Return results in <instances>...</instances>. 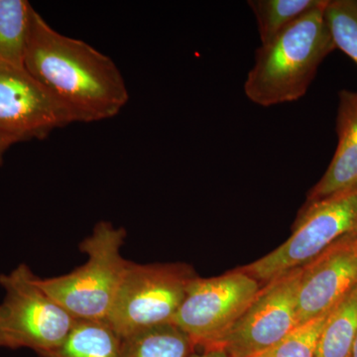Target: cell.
<instances>
[{"label": "cell", "instance_id": "cell-1", "mask_svg": "<svg viewBox=\"0 0 357 357\" xmlns=\"http://www.w3.org/2000/svg\"><path fill=\"white\" fill-rule=\"evenodd\" d=\"M23 67L77 122L112 119L128 105V86L112 59L58 32L35 9Z\"/></svg>", "mask_w": 357, "mask_h": 357}, {"label": "cell", "instance_id": "cell-2", "mask_svg": "<svg viewBox=\"0 0 357 357\" xmlns=\"http://www.w3.org/2000/svg\"><path fill=\"white\" fill-rule=\"evenodd\" d=\"M328 1L256 50L244 83L249 100L268 107L305 96L319 65L335 50L325 18Z\"/></svg>", "mask_w": 357, "mask_h": 357}, {"label": "cell", "instance_id": "cell-3", "mask_svg": "<svg viewBox=\"0 0 357 357\" xmlns=\"http://www.w3.org/2000/svg\"><path fill=\"white\" fill-rule=\"evenodd\" d=\"M126 230L102 220L79 244L88 256L62 276L42 279L39 287L76 319H107L129 262L121 255Z\"/></svg>", "mask_w": 357, "mask_h": 357}, {"label": "cell", "instance_id": "cell-4", "mask_svg": "<svg viewBox=\"0 0 357 357\" xmlns=\"http://www.w3.org/2000/svg\"><path fill=\"white\" fill-rule=\"evenodd\" d=\"M356 236L357 188L305 204L285 243L238 269L265 285L309 264L342 239Z\"/></svg>", "mask_w": 357, "mask_h": 357}, {"label": "cell", "instance_id": "cell-5", "mask_svg": "<svg viewBox=\"0 0 357 357\" xmlns=\"http://www.w3.org/2000/svg\"><path fill=\"white\" fill-rule=\"evenodd\" d=\"M25 263L0 274V349H27L37 356L56 349L77 321L37 284Z\"/></svg>", "mask_w": 357, "mask_h": 357}, {"label": "cell", "instance_id": "cell-6", "mask_svg": "<svg viewBox=\"0 0 357 357\" xmlns=\"http://www.w3.org/2000/svg\"><path fill=\"white\" fill-rule=\"evenodd\" d=\"M197 276L192 268L184 263L130 261L105 321L121 338L172 324Z\"/></svg>", "mask_w": 357, "mask_h": 357}, {"label": "cell", "instance_id": "cell-7", "mask_svg": "<svg viewBox=\"0 0 357 357\" xmlns=\"http://www.w3.org/2000/svg\"><path fill=\"white\" fill-rule=\"evenodd\" d=\"M260 289L259 282L238 268L213 278L197 276L172 324L190 337L195 347H218Z\"/></svg>", "mask_w": 357, "mask_h": 357}, {"label": "cell", "instance_id": "cell-8", "mask_svg": "<svg viewBox=\"0 0 357 357\" xmlns=\"http://www.w3.org/2000/svg\"><path fill=\"white\" fill-rule=\"evenodd\" d=\"M301 268L265 284L220 347L230 357L264 356L299 325Z\"/></svg>", "mask_w": 357, "mask_h": 357}, {"label": "cell", "instance_id": "cell-9", "mask_svg": "<svg viewBox=\"0 0 357 357\" xmlns=\"http://www.w3.org/2000/svg\"><path fill=\"white\" fill-rule=\"evenodd\" d=\"M77 122L23 66L0 62V134L14 143L43 139Z\"/></svg>", "mask_w": 357, "mask_h": 357}, {"label": "cell", "instance_id": "cell-10", "mask_svg": "<svg viewBox=\"0 0 357 357\" xmlns=\"http://www.w3.org/2000/svg\"><path fill=\"white\" fill-rule=\"evenodd\" d=\"M357 286V236L342 239L301 268L299 323L332 311Z\"/></svg>", "mask_w": 357, "mask_h": 357}, {"label": "cell", "instance_id": "cell-11", "mask_svg": "<svg viewBox=\"0 0 357 357\" xmlns=\"http://www.w3.org/2000/svg\"><path fill=\"white\" fill-rule=\"evenodd\" d=\"M337 146L321 180L307 194L306 203L357 188V91L338 93Z\"/></svg>", "mask_w": 357, "mask_h": 357}, {"label": "cell", "instance_id": "cell-12", "mask_svg": "<svg viewBox=\"0 0 357 357\" xmlns=\"http://www.w3.org/2000/svg\"><path fill=\"white\" fill-rule=\"evenodd\" d=\"M122 338L105 319H77L56 349L39 357H121Z\"/></svg>", "mask_w": 357, "mask_h": 357}, {"label": "cell", "instance_id": "cell-13", "mask_svg": "<svg viewBox=\"0 0 357 357\" xmlns=\"http://www.w3.org/2000/svg\"><path fill=\"white\" fill-rule=\"evenodd\" d=\"M195 349L183 331L166 324L122 338L121 357H191Z\"/></svg>", "mask_w": 357, "mask_h": 357}, {"label": "cell", "instance_id": "cell-14", "mask_svg": "<svg viewBox=\"0 0 357 357\" xmlns=\"http://www.w3.org/2000/svg\"><path fill=\"white\" fill-rule=\"evenodd\" d=\"M356 333L357 286L328 314L316 357L351 356Z\"/></svg>", "mask_w": 357, "mask_h": 357}, {"label": "cell", "instance_id": "cell-15", "mask_svg": "<svg viewBox=\"0 0 357 357\" xmlns=\"http://www.w3.org/2000/svg\"><path fill=\"white\" fill-rule=\"evenodd\" d=\"M33 11L26 0H0V62L23 66Z\"/></svg>", "mask_w": 357, "mask_h": 357}, {"label": "cell", "instance_id": "cell-16", "mask_svg": "<svg viewBox=\"0 0 357 357\" xmlns=\"http://www.w3.org/2000/svg\"><path fill=\"white\" fill-rule=\"evenodd\" d=\"M325 0H249L257 20L261 45L266 44Z\"/></svg>", "mask_w": 357, "mask_h": 357}, {"label": "cell", "instance_id": "cell-17", "mask_svg": "<svg viewBox=\"0 0 357 357\" xmlns=\"http://www.w3.org/2000/svg\"><path fill=\"white\" fill-rule=\"evenodd\" d=\"M325 18L335 49L344 52L357 65L356 0H328Z\"/></svg>", "mask_w": 357, "mask_h": 357}, {"label": "cell", "instance_id": "cell-18", "mask_svg": "<svg viewBox=\"0 0 357 357\" xmlns=\"http://www.w3.org/2000/svg\"><path fill=\"white\" fill-rule=\"evenodd\" d=\"M330 312L299 324L266 354L270 357H316L319 337Z\"/></svg>", "mask_w": 357, "mask_h": 357}, {"label": "cell", "instance_id": "cell-19", "mask_svg": "<svg viewBox=\"0 0 357 357\" xmlns=\"http://www.w3.org/2000/svg\"><path fill=\"white\" fill-rule=\"evenodd\" d=\"M191 357H230L227 352L222 347H211V349H203V351L194 352Z\"/></svg>", "mask_w": 357, "mask_h": 357}, {"label": "cell", "instance_id": "cell-20", "mask_svg": "<svg viewBox=\"0 0 357 357\" xmlns=\"http://www.w3.org/2000/svg\"><path fill=\"white\" fill-rule=\"evenodd\" d=\"M14 144L15 143L13 140L0 134V166L3 163L4 155H6L7 150Z\"/></svg>", "mask_w": 357, "mask_h": 357}, {"label": "cell", "instance_id": "cell-21", "mask_svg": "<svg viewBox=\"0 0 357 357\" xmlns=\"http://www.w3.org/2000/svg\"><path fill=\"white\" fill-rule=\"evenodd\" d=\"M349 357H357V333L356 337H354V344H352L351 356Z\"/></svg>", "mask_w": 357, "mask_h": 357}, {"label": "cell", "instance_id": "cell-22", "mask_svg": "<svg viewBox=\"0 0 357 357\" xmlns=\"http://www.w3.org/2000/svg\"><path fill=\"white\" fill-rule=\"evenodd\" d=\"M257 357H270V356H268V354H264V356H257Z\"/></svg>", "mask_w": 357, "mask_h": 357}]
</instances>
